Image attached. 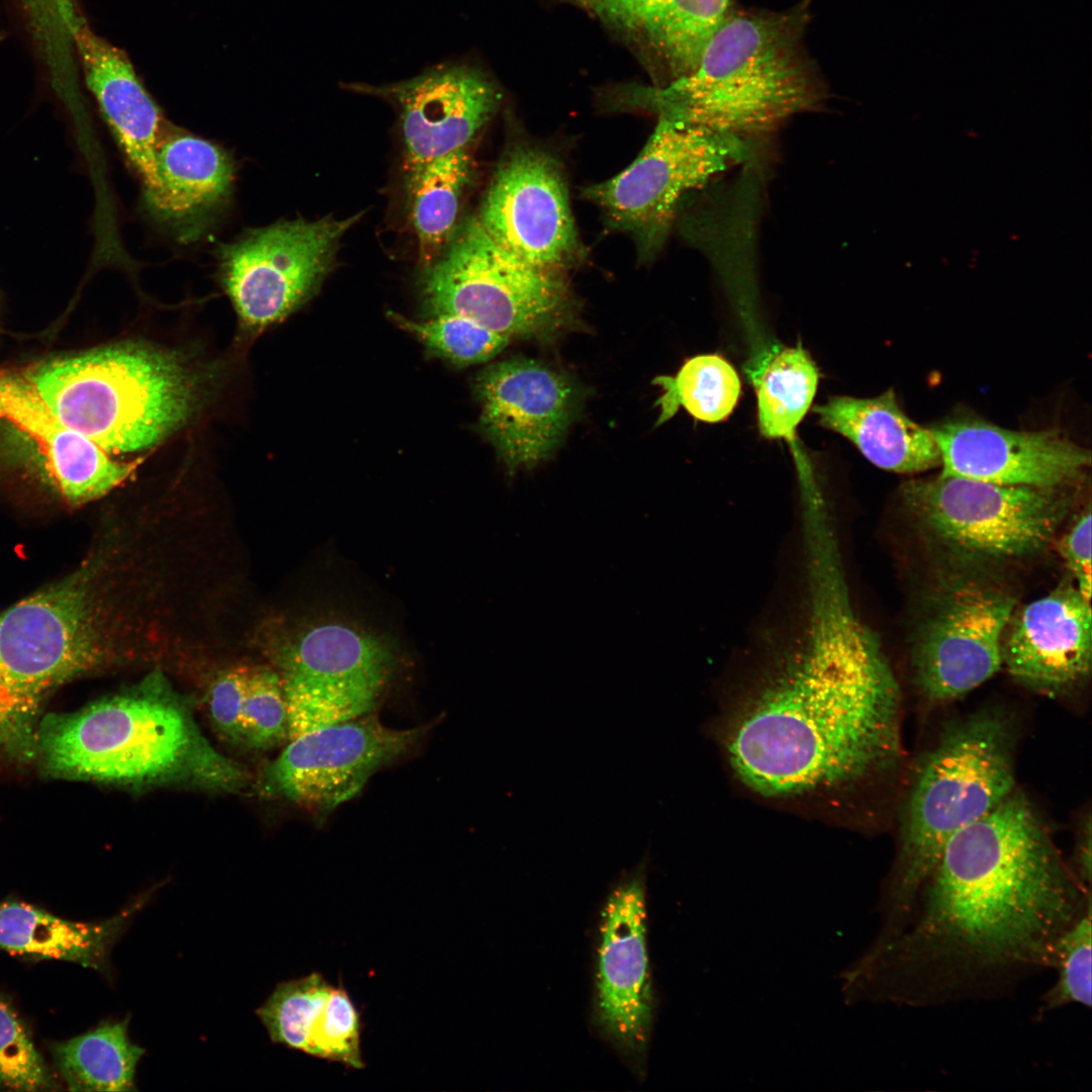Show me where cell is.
Listing matches in <instances>:
<instances>
[{
  "instance_id": "cell-5",
  "label": "cell",
  "mask_w": 1092,
  "mask_h": 1092,
  "mask_svg": "<svg viewBox=\"0 0 1092 1092\" xmlns=\"http://www.w3.org/2000/svg\"><path fill=\"white\" fill-rule=\"evenodd\" d=\"M1014 736L1003 712H976L945 728L919 761L903 809L877 944L890 943L905 928L948 840L1016 789Z\"/></svg>"
},
{
  "instance_id": "cell-27",
  "label": "cell",
  "mask_w": 1092,
  "mask_h": 1092,
  "mask_svg": "<svg viewBox=\"0 0 1092 1092\" xmlns=\"http://www.w3.org/2000/svg\"><path fill=\"white\" fill-rule=\"evenodd\" d=\"M472 173L467 149L408 167L411 218L423 261L433 262L456 231L461 198Z\"/></svg>"
},
{
  "instance_id": "cell-36",
  "label": "cell",
  "mask_w": 1092,
  "mask_h": 1092,
  "mask_svg": "<svg viewBox=\"0 0 1092 1092\" xmlns=\"http://www.w3.org/2000/svg\"><path fill=\"white\" fill-rule=\"evenodd\" d=\"M243 743L272 747L288 738V715L278 673L268 668L250 670L242 709Z\"/></svg>"
},
{
  "instance_id": "cell-31",
  "label": "cell",
  "mask_w": 1092,
  "mask_h": 1092,
  "mask_svg": "<svg viewBox=\"0 0 1092 1092\" xmlns=\"http://www.w3.org/2000/svg\"><path fill=\"white\" fill-rule=\"evenodd\" d=\"M333 988L320 973L279 983L256 1011L271 1041L303 1052Z\"/></svg>"
},
{
  "instance_id": "cell-12",
  "label": "cell",
  "mask_w": 1092,
  "mask_h": 1092,
  "mask_svg": "<svg viewBox=\"0 0 1092 1092\" xmlns=\"http://www.w3.org/2000/svg\"><path fill=\"white\" fill-rule=\"evenodd\" d=\"M361 215L282 220L221 244L217 276L241 332L258 335L309 299L331 270L341 239Z\"/></svg>"
},
{
  "instance_id": "cell-18",
  "label": "cell",
  "mask_w": 1092,
  "mask_h": 1092,
  "mask_svg": "<svg viewBox=\"0 0 1092 1092\" xmlns=\"http://www.w3.org/2000/svg\"><path fill=\"white\" fill-rule=\"evenodd\" d=\"M942 475L1005 485H1074L1089 466V450L1058 430L1014 431L970 416L933 427Z\"/></svg>"
},
{
  "instance_id": "cell-38",
  "label": "cell",
  "mask_w": 1092,
  "mask_h": 1092,
  "mask_svg": "<svg viewBox=\"0 0 1092 1092\" xmlns=\"http://www.w3.org/2000/svg\"><path fill=\"white\" fill-rule=\"evenodd\" d=\"M1059 551L1082 596L1091 602V510L1088 504L1059 542Z\"/></svg>"
},
{
  "instance_id": "cell-6",
  "label": "cell",
  "mask_w": 1092,
  "mask_h": 1092,
  "mask_svg": "<svg viewBox=\"0 0 1092 1092\" xmlns=\"http://www.w3.org/2000/svg\"><path fill=\"white\" fill-rule=\"evenodd\" d=\"M99 558L0 613V750L30 757L48 694L100 664L110 648Z\"/></svg>"
},
{
  "instance_id": "cell-28",
  "label": "cell",
  "mask_w": 1092,
  "mask_h": 1092,
  "mask_svg": "<svg viewBox=\"0 0 1092 1092\" xmlns=\"http://www.w3.org/2000/svg\"><path fill=\"white\" fill-rule=\"evenodd\" d=\"M128 1018L104 1022L64 1042L52 1044L58 1070L73 1091H133L145 1050L128 1036Z\"/></svg>"
},
{
  "instance_id": "cell-3",
  "label": "cell",
  "mask_w": 1092,
  "mask_h": 1092,
  "mask_svg": "<svg viewBox=\"0 0 1092 1092\" xmlns=\"http://www.w3.org/2000/svg\"><path fill=\"white\" fill-rule=\"evenodd\" d=\"M809 18V0L784 11L730 9L691 72L630 90L628 104L745 140L775 129L826 97L804 44Z\"/></svg>"
},
{
  "instance_id": "cell-37",
  "label": "cell",
  "mask_w": 1092,
  "mask_h": 1092,
  "mask_svg": "<svg viewBox=\"0 0 1092 1092\" xmlns=\"http://www.w3.org/2000/svg\"><path fill=\"white\" fill-rule=\"evenodd\" d=\"M250 670L233 668L219 674L209 697L211 720L218 732L229 740L243 741L242 709Z\"/></svg>"
},
{
  "instance_id": "cell-1",
  "label": "cell",
  "mask_w": 1092,
  "mask_h": 1092,
  "mask_svg": "<svg viewBox=\"0 0 1092 1092\" xmlns=\"http://www.w3.org/2000/svg\"><path fill=\"white\" fill-rule=\"evenodd\" d=\"M1089 908L1090 889L1015 789L948 840L905 928L856 977L868 995L912 1007L995 998L1053 968L1058 939Z\"/></svg>"
},
{
  "instance_id": "cell-8",
  "label": "cell",
  "mask_w": 1092,
  "mask_h": 1092,
  "mask_svg": "<svg viewBox=\"0 0 1092 1092\" xmlns=\"http://www.w3.org/2000/svg\"><path fill=\"white\" fill-rule=\"evenodd\" d=\"M423 279L431 315L450 313L513 337H542L564 324L561 271L532 266L497 244L478 218L457 229Z\"/></svg>"
},
{
  "instance_id": "cell-15",
  "label": "cell",
  "mask_w": 1092,
  "mask_h": 1092,
  "mask_svg": "<svg viewBox=\"0 0 1092 1092\" xmlns=\"http://www.w3.org/2000/svg\"><path fill=\"white\" fill-rule=\"evenodd\" d=\"M488 235L522 261L561 271L580 253L558 163L518 146L499 163L477 217Z\"/></svg>"
},
{
  "instance_id": "cell-9",
  "label": "cell",
  "mask_w": 1092,
  "mask_h": 1092,
  "mask_svg": "<svg viewBox=\"0 0 1092 1092\" xmlns=\"http://www.w3.org/2000/svg\"><path fill=\"white\" fill-rule=\"evenodd\" d=\"M1070 485H1005L938 474L906 481L902 499L922 530L961 557L1007 562L1041 553L1072 509Z\"/></svg>"
},
{
  "instance_id": "cell-17",
  "label": "cell",
  "mask_w": 1092,
  "mask_h": 1092,
  "mask_svg": "<svg viewBox=\"0 0 1092 1092\" xmlns=\"http://www.w3.org/2000/svg\"><path fill=\"white\" fill-rule=\"evenodd\" d=\"M475 389L480 428L510 472L548 458L574 413L572 383L535 360L490 365L478 375Z\"/></svg>"
},
{
  "instance_id": "cell-24",
  "label": "cell",
  "mask_w": 1092,
  "mask_h": 1092,
  "mask_svg": "<svg viewBox=\"0 0 1092 1092\" xmlns=\"http://www.w3.org/2000/svg\"><path fill=\"white\" fill-rule=\"evenodd\" d=\"M812 411L820 426L848 439L881 469L915 474L940 466L932 433L905 414L893 389L871 398L830 396Z\"/></svg>"
},
{
  "instance_id": "cell-40",
  "label": "cell",
  "mask_w": 1092,
  "mask_h": 1092,
  "mask_svg": "<svg viewBox=\"0 0 1092 1092\" xmlns=\"http://www.w3.org/2000/svg\"><path fill=\"white\" fill-rule=\"evenodd\" d=\"M579 1L586 2V3L588 2V0H579Z\"/></svg>"
},
{
  "instance_id": "cell-23",
  "label": "cell",
  "mask_w": 1092,
  "mask_h": 1092,
  "mask_svg": "<svg viewBox=\"0 0 1092 1092\" xmlns=\"http://www.w3.org/2000/svg\"><path fill=\"white\" fill-rule=\"evenodd\" d=\"M65 21L74 37L88 88L146 198L158 186L156 150L169 123L122 50L95 34L75 13Z\"/></svg>"
},
{
  "instance_id": "cell-30",
  "label": "cell",
  "mask_w": 1092,
  "mask_h": 1092,
  "mask_svg": "<svg viewBox=\"0 0 1092 1092\" xmlns=\"http://www.w3.org/2000/svg\"><path fill=\"white\" fill-rule=\"evenodd\" d=\"M653 383L663 390L656 400V426L671 419L680 406L696 420L722 422L733 412L741 392L734 367L715 354L692 357L674 376H657Z\"/></svg>"
},
{
  "instance_id": "cell-29",
  "label": "cell",
  "mask_w": 1092,
  "mask_h": 1092,
  "mask_svg": "<svg viewBox=\"0 0 1092 1092\" xmlns=\"http://www.w3.org/2000/svg\"><path fill=\"white\" fill-rule=\"evenodd\" d=\"M818 380L817 366L800 343L768 352L753 372L759 433L788 441L798 453L796 431L812 404Z\"/></svg>"
},
{
  "instance_id": "cell-7",
  "label": "cell",
  "mask_w": 1092,
  "mask_h": 1092,
  "mask_svg": "<svg viewBox=\"0 0 1092 1092\" xmlns=\"http://www.w3.org/2000/svg\"><path fill=\"white\" fill-rule=\"evenodd\" d=\"M37 745L56 774L104 782L194 779L235 785L240 771L206 743L174 700L144 690L47 717Z\"/></svg>"
},
{
  "instance_id": "cell-32",
  "label": "cell",
  "mask_w": 1092,
  "mask_h": 1092,
  "mask_svg": "<svg viewBox=\"0 0 1092 1092\" xmlns=\"http://www.w3.org/2000/svg\"><path fill=\"white\" fill-rule=\"evenodd\" d=\"M391 316L395 324L420 340L429 352L461 366L492 359L511 340L457 314H436L421 322L396 314Z\"/></svg>"
},
{
  "instance_id": "cell-21",
  "label": "cell",
  "mask_w": 1092,
  "mask_h": 1092,
  "mask_svg": "<svg viewBox=\"0 0 1092 1092\" xmlns=\"http://www.w3.org/2000/svg\"><path fill=\"white\" fill-rule=\"evenodd\" d=\"M0 422L33 444L49 481L71 506L103 496L139 464L111 459L97 444L64 425L24 373L0 371Z\"/></svg>"
},
{
  "instance_id": "cell-10",
  "label": "cell",
  "mask_w": 1092,
  "mask_h": 1092,
  "mask_svg": "<svg viewBox=\"0 0 1092 1092\" xmlns=\"http://www.w3.org/2000/svg\"><path fill=\"white\" fill-rule=\"evenodd\" d=\"M288 739L372 713L397 665L391 642L336 617L308 622L281 647Z\"/></svg>"
},
{
  "instance_id": "cell-19",
  "label": "cell",
  "mask_w": 1092,
  "mask_h": 1092,
  "mask_svg": "<svg viewBox=\"0 0 1092 1092\" xmlns=\"http://www.w3.org/2000/svg\"><path fill=\"white\" fill-rule=\"evenodd\" d=\"M347 87L396 105L408 167L467 149L502 97L486 74L466 64H443L410 80L379 87Z\"/></svg>"
},
{
  "instance_id": "cell-11",
  "label": "cell",
  "mask_w": 1092,
  "mask_h": 1092,
  "mask_svg": "<svg viewBox=\"0 0 1092 1092\" xmlns=\"http://www.w3.org/2000/svg\"><path fill=\"white\" fill-rule=\"evenodd\" d=\"M749 154L748 140L658 119L637 158L613 178L587 187L583 196L614 229L630 234L647 257L662 246L682 196Z\"/></svg>"
},
{
  "instance_id": "cell-34",
  "label": "cell",
  "mask_w": 1092,
  "mask_h": 1092,
  "mask_svg": "<svg viewBox=\"0 0 1092 1092\" xmlns=\"http://www.w3.org/2000/svg\"><path fill=\"white\" fill-rule=\"evenodd\" d=\"M362 1026L349 993L342 985L334 986L308 1031L303 1053L351 1069H364Z\"/></svg>"
},
{
  "instance_id": "cell-35",
  "label": "cell",
  "mask_w": 1092,
  "mask_h": 1092,
  "mask_svg": "<svg viewBox=\"0 0 1092 1092\" xmlns=\"http://www.w3.org/2000/svg\"><path fill=\"white\" fill-rule=\"evenodd\" d=\"M0 1087L21 1091H53L60 1087L25 1026L1 996Z\"/></svg>"
},
{
  "instance_id": "cell-25",
  "label": "cell",
  "mask_w": 1092,
  "mask_h": 1092,
  "mask_svg": "<svg viewBox=\"0 0 1092 1092\" xmlns=\"http://www.w3.org/2000/svg\"><path fill=\"white\" fill-rule=\"evenodd\" d=\"M587 3L607 24L653 54L663 64L669 81L694 69L709 37L731 9L730 0Z\"/></svg>"
},
{
  "instance_id": "cell-2",
  "label": "cell",
  "mask_w": 1092,
  "mask_h": 1092,
  "mask_svg": "<svg viewBox=\"0 0 1092 1092\" xmlns=\"http://www.w3.org/2000/svg\"><path fill=\"white\" fill-rule=\"evenodd\" d=\"M810 624L796 659L724 712L736 777L761 797L841 808L902 752L901 695L839 576L810 583Z\"/></svg>"
},
{
  "instance_id": "cell-14",
  "label": "cell",
  "mask_w": 1092,
  "mask_h": 1092,
  "mask_svg": "<svg viewBox=\"0 0 1092 1092\" xmlns=\"http://www.w3.org/2000/svg\"><path fill=\"white\" fill-rule=\"evenodd\" d=\"M385 726L367 715L289 739L269 769L272 790L327 813L355 797L380 768L408 751L429 730Z\"/></svg>"
},
{
  "instance_id": "cell-4",
  "label": "cell",
  "mask_w": 1092,
  "mask_h": 1092,
  "mask_svg": "<svg viewBox=\"0 0 1092 1092\" xmlns=\"http://www.w3.org/2000/svg\"><path fill=\"white\" fill-rule=\"evenodd\" d=\"M55 416L104 451L147 450L203 407L209 371L177 351L122 342L24 373Z\"/></svg>"
},
{
  "instance_id": "cell-16",
  "label": "cell",
  "mask_w": 1092,
  "mask_h": 1092,
  "mask_svg": "<svg viewBox=\"0 0 1092 1092\" xmlns=\"http://www.w3.org/2000/svg\"><path fill=\"white\" fill-rule=\"evenodd\" d=\"M646 859L611 891L602 911L596 1019L617 1046L640 1054L652 1022L646 940Z\"/></svg>"
},
{
  "instance_id": "cell-22",
  "label": "cell",
  "mask_w": 1092,
  "mask_h": 1092,
  "mask_svg": "<svg viewBox=\"0 0 1092 1092\" xmlns=\"http://www.w3.org/2000/svg\"><path fill=\"white\" fill-rule=\"evenodd\" d=\"M158 186L144 204L183 244L199 240L230 205L236 168L220 146L170 124L156 150Z\"/></svg>"
},
{
  "instance_id": "cell-13",
  "label": "cell",
  "mask_w": 1092,
  "mask_h": 1092,
  "mask_svg": "<svg viewBox=\"0 0 1092 1092\" xmlns=\"http://www.w3.org/2000/svg\"><path fill=\"white\" fill-rule=\"evenodd\" d=\"M929 599L915 631L911 668L924 699L943 704L980 687L1002 667V637L1016 599L979 576L949 580Z\"/></svg>"
},
{
  "instance_id": "cell-20",
  "label": "cell",
  "mask_w": 1092,
  "mask_h": 1092,
  "mask_svg": "<svg viewBox=\"0 0 1092 1092\" xmlns=\"http://www.w3.org/2000/svg\"><path fill=\"white\" fill-rule=\"evenodd\" d=\"M1091 602L1072 583L1015 608L1003 633L1002 665L1024 688L1063 696L1089 677Z\"/></svg>"
},
{
  "instance_id": "cell-33",
  "label": "cell",
  "mask_w": 1092,
  "mask_h": 1092,
  "mask_svg": "<svg viewBox=\"0 0 1092 1092\" xmlns=\"http://www.w3.org/2000/svg\"><path fill=\"white\" fill-rule=\"evenodd\" d=\"M1091 913L1087 909L1055 945L1058 977L1041 997V1014L1071 1004L1091 1007Z\"/></svg>"
},
{
  "instance_id": "cell-26",
  "label": "cell",
  "mask_w": 1092,
  "mask_h": 1092,
  "mask_svg": "<svg viewBox=\"0 0 1092 1092\" xmlns=\"http://www.w3.org/2000/svg\"><path fill=\"white\" fill-rule=\"evenodd\" d=\"M148 901L143 896L99 922H77L19 901L0 902V948L22 957L55 959L108 972L109 954Z\"/></svg>"
},
{
  "instance_id": "cell-39",
  "label": "cell",
  "mask_w": 1092,
  "mask_h": 1092,
  "mask_svg": "<svg viewBox=\"0 0 1092 1092\" xmlns=\"http://www.w3.org/2000/svg\"><path fill=\"white\" fill-rule=\"evenodd\" d=\"M1090 820L1086 826L1080 839V843L1077 846V852L1073 864L1072 873L1076 879L1085 887L1090 889L1091 883V841H1090Z\"/></svg>"
}]
</instances>
